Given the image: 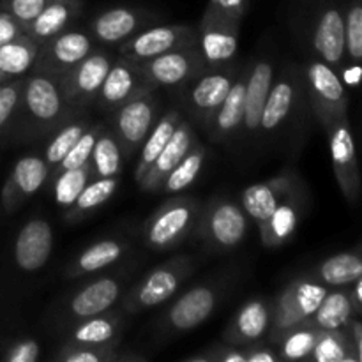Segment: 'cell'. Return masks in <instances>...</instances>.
<instances>
[{
    "label": "cell",
    "mask_w": 362,
    "mask_h": 362,
    "mask_svg": "<svg viewBox=\"0 0 362 362\" xmlns=\"http://www.w3.org/2000/svg\"><path fill=\"white\" fill-rule=\"evenodd\" d=\"M141 76L152 88H175L191 83L200 73L207 69L197 45L170 49L158 57L138 62Z\"/></svg>",
    "instance_id": "8fae6325"
},
{
    "label": "cell",
    "mask_w": 362,
    "mask_h": 362,
    "mask_svg": "<svg viewBox=\"0 0 362 362\" xmlns=\"http://www.w3.org/2000/svg\"><path fill=\"white\" fill-rule=\"evenodd\" d=\"M53 253V228L45 218H32L18 230L14 239V264L23 272H37Z\"/></svg>",
    "instance_id": "d4e9b609"
},
{
    "label": "cell",
    "mask_w": 362,
    "mask_h": 362,
    "mask_svg": "<svg viewBox=\"0 0 362 362\" xmlns=\"http://www.w3.org/2000/svg\"><path fill=\"white\" fill-rule=\"evenodd\" d=\"M354 317H357V313L354 310L349 286H338L325 292L322 303L308 320L320 331H334L345 329Z\"/></svg>",
    "instance_id": "1f68e13d"
},
{
    "label": "cell",
    "mask_w": 362,
    "mask_h": 362,
    "mask_svg": "<svg viewBox=\"0 0 362 362\" xmlns=\"http://www.w3.org/2000/svg\"><path fill=\"white\" fill-rule=\"evenodd\" d=\"M120 329H122V317L117 311L110 310L71 324L66 339L88 343V345H108V343H119Z\"/></svg>",
    "instance_id": "d6a6232c"
},
{
    "label": "cell",
    "mask_w": 362,
    "mask_h": 362,
    "mask_svg": "<svg viewBox=\"0 0 362 362\" xmlns=\"http://www.w3.org/2000/svg\"><path fill=\"white\" fill-rule=\"evenodd\" d=\"M115 57V52L108 49L106 46L99 48L98 45L76 66L55 78L69 106L76 110L94 105L103 80L112 67Z\"/></svg>",
    "instance_id": "30bf717a"
},
{
    "label": "cell",
    "mask_w": 362,
    "mask_h": 362,
    "mask_svg": "<svg viewBox=\"0 0 362 362\" xmlns=\"http://www.w3.org/2000/svg\"><path fill=\"white\" fill-rule=\"evenodd\" d=\"M343 16V0H297L290 23L308 57L320 59L338 73L345 66Z\"/></svg>",
    "instance_id": "7a4b0ae2"
},
{
    "label": "cell",
    "mask_w": 362,
    "mask_h": 362,
    "mask_svg": "<svg viewBox=\"0 0 362 362\" xmlns=\"http://www.w3.org/2000/svg\"><path fill=\"white\" fill-rule=\"evenodd\" d=\"M246 350V362H276L279 359V354L276 350V346L271 341H264V339H258V341L250 343V345L244 346Z\"/></svg>",
    "instance_id": "816d5d0a"
},
{
    "label": "cell",
    "mask_w": 362,
    "mask_h": 362,
    "mask_svg": "<svg viewBox=\"0 0 362 362\" xmlns=\"http://www.w3.org/2000/svg\"><path fill=\"white\" fill-rule=\"evenodd\" d=\"M95 46L98 45L87 30L69 27L39 45L32 71L57 78L83 60Z\"/></svg>",
    "instance_id": "7c38bea8"
},
{
    "label": "cell",
    "mask_w": 362,
    "mask_h": 362,
    "mask_svg": "<svg viewBox=\"0 0 362 362\" xmlns=\"http://www.w3.org/2000/svg\"><path fill=\"white\" fill-rule=\"evenodd\" d=\"M194 267L197 260L189 255H179L154 267L133 288L127 290L122 297V311L136 315L170 300L193 274Z\"/></svg>",
    "instance_id": "8992f818"
},
{
    "label": "cell",
    "mask_w": 362,
    "mask_h": 362,
    "mask_svg": "<svg viewBox=\"0 0 362 362\" xmlns=\"http://www.w3.org/2000/svg\"><path fill=\"white\" fill-rule=\"evenodd\" d=\"M90 124L92 122H88L85 117H76V119L66 120L62 126L57 127V133L53 134V138L48 141L45 152H42V158H45L46 165H48L49 173L57 168V165L73 148V145L80 140V136Z\"/></svg>",
    "instance_id": "b9f144b4"
},
{
    "label": "cell",
    "mask_w": 362,
    "mask_h": 362,
    "mask_svg": "<svg viewBox=\"0 0 362 362\" xmlns=\"http://www.w3.org/2000/svg\"><path fill=\"white\" fill-rule=\"evenodd\" d=\"M39 45L27 32L0 46V73L9 80L28 74L34 67Z\"/></svg>",
    "instance_id": "d590c367"
},
{
    "label": "cell",
    "mask_w": 362,
    "mask_h": 362,
    "mask_svg": "<svg viewBox=\"0 0 362 362\" xmlns=\"http://www.w3.org/2000/svg\"><path fill=\"white\" fill-rule=\"evenodd\" d=\"M205 9L218 14V16L243 23V18L247 11V0H209Z\"/></svg>",
    "instance_id": "681fc988"
},
{
    "label": "cell",
    "mask_w": 362,
    "mask_h": 362,
    "mask_svg": "<svg viewBox=\"0 0 362 362\" xmlns=\"http://www.w3.org/2000/svg\"><path fill=\"white\" fill-rule=\"evenodd\" d=\"M300 177L296 170L285 168L279 175L247 186L240 194V207L244 209L251 221L257 223L260 228L265 221L278 209L283 198L300 182Z\"/></svg>",
    "instance_id": "603a6c76"
},
{
    "label": "cell",
    "mask_w": 362,
    "mask_h": 362,
    "mask_svg": "<svg viewBox=\"0 0 362 362\" xmlns=\"http://www.w3.org/2000/svg\"><path fill=\"white\" fill-rule=\"evenodd\" d=\"M310 276L327 288L350 286L356 279L362 278V255L359 247L341 251L318 262L311 269Z\"/></svg>",
    "instance_id": "4dcf8cb0"
},
{
    "label": "cell",
    "mask_w": 362,
    "mask_h": 362,
    "mask_svg": "<svg viewBox=\"0 0 362 362\" xmlns=\"http://www.w3.org/2000/svg\"><path fill=\"white\" fill-rule=\"evenodd\" d=\"M124 288H126L124 278L112 274L99 276L74 290L71 296H67L62 306L64 318L67 324H74L83 318H90L113 310V306L126 292Z\"/></svg>",
    "instance_id": "ac0fdd59"
},
{
    "label": "cell",
    "mask_w": 362,
    "mask_h": 362,
    "mask_svg": "<svg viewBox=\"0 0 362 362\" xmlns=\"http://www.w3.org/2000/svg\"><path fill=\"white\" fill-rule=\"evenodd\" d=\"M228 293L225 279H209L187 288L159 315L156 327L161 338L180 336L200 327L221 306Z\"/></svg>",
    "instance_id": "277c9868"
},
{
    "label": "cell",
    "mask_w": 362,
    "mask_h": 362,
    "mask_svg": "<svg viewBox=\"0 0 362 362\" xmlns=\"http://www.w3.org/2000/svg\"><path fill=\"white\" fill-rule=\"evenodd\" d=\"M311 113L322 127L334 120L349 119V95L338 71L315 57L303 64Z\"/></svg>",
    "instance_id": "ba28073f"
},
{
    "label": "cell",
    "mask_w": 362,
    "mask_h": 362,
    "mask_svg": "<svg viewBox=\"0 0 362 362\" xmlns=\"http://www.w3.org/2000/svg\"><path fill=\"white\" fill-rule=\"evenodd\" d=\"M327 286L318 283L310 274L300 276L286 283L278 296L271 300V329L267 339L299 322L308 320L324 299Z\"/></svg>",
    "instance_id": "9c48e42d"
},
{
    "label": "cell",
    "mask_w": 362,
    "mask_h": 362,
    "mask_svg": "<svg viewBox=\"0 0 362 362\" xmlns=\"http://www.w3.org/2000/svg\"><path fill=\"white\" fill-rule=\"evenodd\" d=\"M103 126L105 124H94L92 122L90 126L85 129V133L81 134L80 140L76 141V144L73 145V148H71L69 152H67L66 156H64L62 161L57 165V168L53 170L52 173H49V180L53 179V177L57 175V173L64 172V170H71V168H80V166H85L88 165V161H90V154H92V148H94V144H95V138H98V134L101 133Z\"/></svg>",
    "instance_id": "f6af8a7d"
},
{
    "label": "cell",
    "mask_w": 362,
    "mask_h": 362,
    "mask_svg": "<svg viewBox=\"0 0 362 362\" xmlns=\"http://www.w3.org/2000/svg\"><path fill=\"white\" fill-rule=\"evenodd\" d=\"M180 120H182V113L179 110H170V112H166L165 115L156 120L151 133L147 134V138H145L140 147V158H138L136 168H134V179H136V182H140L144 179V175L148 172L152 163L161 154V151L168 144L170 136L173 134V131H175L177 124Z\"/></svg>",
    "instance_id": "836d02e7"
},
{
    "label": "cell",
    "mask_w": 362,
    "mask_h": 362,
    "mask_svg": "<svg viewBox=\"0 0 362 362\" xmlns=\"http://www.w3.org/2000/svg\"><path fill=\"white\" fill-rule=\"evenodd\" d=\"M41 357V343L34 338H21L9 343L2 352L4 362H35Z\"/></svg>",
    "instance_id": "c3c4849f"
},
{
    "label": "cell",
    "mask_w": 362,
    "mask_h": 362,
    "mask_svg": "<svg viewBox=\"0 0 362 362\" xmlns=\"http://www.w3.org/2000/svg\"><path fill=\"white\" fill-rule=\"evenodd\" d=\"M0 2H2V0H0Z\"/></svg>",
    "instance_id": "680465c9"
},
{
    "label": "cell",
    "mask_w": 362,
    "mask_h": 362,
    "mask_svg": "<svg viewBox=\"0 0 362 362\" xmlns=\"http://www.w3.org/2000/svg\"><path fill=\"white\" fill-rule=\"evenodd\" d=\"M240 23L205 9L197 30V48L207 67L233 64L239 53Z\"/></svg>",
    "instance_id": "e0dca14e"
},
{
    "label": "cell",
    "mask_w": 362,
    "mask_h": 362,
    "mask_svg": "<svg viewBox=\"0 0 362 362\" xmlns=\"http://www.w3.org/2000/svg\"><path fill=\"white\" fill-rule=\"evenodd\" d=\"M318 332L320 329L315 327L310 320H304L279 332L271 339V343L276 346L281 361H308L317 343Z\"/></svg>",
    "instance_id": "8d00e7d4"
},
{
    "label": "cell",
    "mask_w": 362,
    "mask_h": 362,
    "mask_svg": "<svg viewBox=\"0 0 362 362\" xmlns=\"http://www.w3.org/2000/svg\"><path fill=\"white\" fill-rule=\"evenodd\" d=\"M83 9V0H52L25 28L37 45L73 27Z\"/></svg>",
    "instance_id": "f546056e"
},
{
    "label": "cell",
    "mask_w": 362,
    "mask_h": 362,
    "mask_svg": "<svg viewBox=\"0 0 362 362\" xmlns=\"http://www.w3.org/2000/svg\"><path fill=\"white\" fill-rule=\"evenodd\" d=\"M197 133H194L193 124L187 122L182 117L179 124H177L175 131L170 136L168 144L165 145V148L161 151V154L158 156L152 166L148 168V172L145 173L144 179L138 182V186L141 187L147 193H158L159 186L165 180V177L168 175L173 170V166L180 161V159L186 156V152L189 151L191 145L197 141Z\"/></svg>",
    "instance_id": "83f0119b"
},
{
    "label": "cell",
    "mask_w": 362,
    "mask_h": 362,
    "mask_svg": "<svg viewBox=\"0 0 362 362\" xmlns=\"http://www.w3.org/2000/svg\"><path fill=\"white\" fill-rule=\"evenodd\" d=\"M240 66L228 64L223 67H207L198 74L184 95L187 112L202 127H207L216 110L221 106L237 76Z\"/></svg>",
    "instance_id": "5bb4252c"
},
{
    "label": "cell",
    "mask_w": 362,
    "mask_h": 362,
    "mask_svg": "<svg viewBox=\"0 0 362 362\" xmlns=\"http://www.w3.org/2000/svg\"><path fill=\"white\" fill-rule=\"evenodd\" d=\"M119 343L108 345H88V343L66 341L59 346L53 359L59 362H120V361H144L141 356H126L119 352Z\"/></svg>",
    "instance_id": "ab89813d"
},
{
    "label": "cell",
    "mask_w": 362,
    "mask_h": 362,
    "mask_svg": "<svg viewBox=\"0 0 362 362\" xmlns=\"http://www.w3.org/2000/svg\"><path fill=\"white\" fill-rule=\"evenodd\" d=\"M113 113V133L126 158L140 151L141 144L158 120V99L154 90L124 103Z\"/></svg>",
    "instance_id": "9a60e30c"
},
{
    "label": "cell",
    "mask_w": 362,
    "mask_h": 362,
    "mask_svg": "<svg viewBox=\"0 0 362 362\" xmlns=\"http://www.w3.org/2000/svg\"><path fill=\"white\" fill-rule=\"evenodd\" d=\"M92 179L90 165L80 166V168L64 170V172L57 173L49 182H53V197H55L57 205L64 209V212L73 205L78 194L85 187V184Z\"/></svg>",
    "instance_id": "7bdbcfd3"
},
{
    "label": "cell",
    "mask_w": 362,
    "mask_h": 362,
    "mask_svg": "<svg viewBox=\"0 0 362 362\" xmlns=\"http://www.w3.org/2000/svg\"><path fill=\"white\" fill-rule=\"evenodd\" d=\"M21 34H25V28L21 27L20 21L11 16L7 11L0 9V46Z\"/></svg>",
    "instance_id": "f5cc1de1"
},
{
    "label": "cell",
    "mask_w": 362,
    "mask_h": 362,
    "mask_svg": "<svg viewBox=\"0 0 362 362\" xmlns=\"http://www.w3.org/2000/svg\"><path fill=\"white\" fill-rule=\"evenodd\" d=\"M308 361L315 362H362L354 350L345 329L318 332L317 343Z\"/></svg>",
    "instance_id": "60d3db41"
},
{
    "label": "cell",
    "mask_w": 362,
    "mask_h": 362,
    "mask_svg": "<svg viewBox=\"0 0 362 362\" xmlns=\"http://www.w3.org/2000/svg\"><path fill=\"white\" fill-rule=\"evenodd\" d=\"M308 205V187L304 180H300L288 194L281 200L271 218L258 228L262 244L265 247L283 246L290 237L296 233L300 219L306 214Z\"/></svg>",
    "instance_id": "484cf974"
},
{
    "label": "cell",
    "mask_w": 362,
    "mask_h": 362,
    "mask_svg": "<svg viewBox=\"0 0 362 362\" xmlns=\"http://www.w3.org/2000/svg\"><path fill=\"white\" fill-rule=\"evenodd\" d=\"M345 331H346V334H349L350 341H352L354 350H356V354L359 356V359L362 361V324H361V318L354 317L352 320L346 324Z\"/></svg>",
    "instance_id": "db71d44e"
},
{
    "label": "cell",
    "mask_w": 362,
    "mask_h": 362,
    "mask_svg": "<svg viewBox=\"0 0 362 362\" xmlns=\"http://www.w3.org/2000/svg\"><path fill=\"white\" fill-rule=\"evenodd\" d=\"M152 20L154 16L147 11L129 6H117L95 14L88 23L87 32L95 45L117 48L141 28L148 27Z\"/></svg>",
    "instance_id": "d6986e66"
},
{
    "label": "cell",
    "mask_w": 362,
    "mask_h": 362,
    "mask_svg": "<svg viewBox=\"0 0 362 362\" xmlns=\"http://www.w3.org/2000/svg\"><path fill=\"white\" fill-rule=\"evenodd\" d=\"M21 83H23V76L0 85V138L11 129V122L16 113L18 101H20Z\"/></svg>",
    "instance_id": "bcb514c9"
},
{
    "label": "cell",
    "mask_w": 362,
    "mask_h": 362,
    "mask_svg": "<svg viewBox=\"0 0 362 362\" xmlns=\"http://www.w3.org/2000/svg\"><path fill=\"white\" fill-rule=\"evenodd\" d=\"M311 113L303 64L286 60L278 67L265 101L258 129V141L292 147L299 131L308 126Z\"/></svg>",
    "instance_id": "6da1fadb"
},
{
    "label": "cell",
    "mask_w": 362,
    "mask_h": 362,
    "mask_svg": "<svg viewBox=\"0 0 362 362\" xmlns=\"http://www.w3.org/2000/svg\"><path fill=\"white\" fill-rule=\"evenodd\" d=\"M49 179V168L41 154H27L14 163L0 193L2 209L11 214L34 197Z\"/></svg>",
    "instance_id": "7402d4cb"
},
{
    "label": "cell",
    "mask_w": 362,
    "mask_h": 362,
    "mask_svg": "<svg viewBox=\"0 0 362 362\" xmlns=\"http://www.w3.org/2000/svg\"><path fill=\"white\" fill-rule=\"evenodd\" d=\"M269 329H271V300L255 297L246 300L230 318L223 332V341L246 346L258 339L267 338Z\"/></svg>",
    "instance_id": "4316f807"
},
{
    "label": "cell",
    "mask_w": 362,
    "mask_h": 362,
    "mask_svg": "<svg viewBox=\"0 0 362 362\" xmlns=\"http://www.w3.org/2000/svg\"><path fill=\"white\" fill-rule=\"evenodd\" d=\"M189 45H197V30L189 25H148L117 46V53L138 64Z\"/></svg>",
    "instance_id": "2e32d148"
},
{
    "label": "cell",
    "mask_w": 362,
    "mask_h": 362,
    "mask_svg": "<svg viewBox=\"0 0 362 362\" xmlns=\"http://www.w3.org/2000/svg\"><path fill=\"white\" fill-rule=\"evenodd\" d=\"M247 73H250V64L239 67L225 101L216 110L211 122L205 127L207 136L216 144H228V141L237 140L240 136L244 120V103H246Z\"/></svg>",
    "instance_id": "cb8c5ba5"
},
{
    "label": "cell",
    "mask_w": 362,
    "mask_h": 362,
    "mask_svg": "<svg viewBox=\"0 0 362 362\" xmlns=\"http://www.w3.org/2000/svg\"><path fill=\"white\" fill-rule=\"evenodd\" d=\"M120 179L117 177H99V179H94L92 177L85 187L81 189V193L78 194L76 200L73 202L69 209L64 212L67 221L76 223L80 219L87 218L90 212L98 211L101 205H105L106 202L112 200L113 194L119 189Z\"/></svg>",
    "instance_id": "e575fe53"
},
{
    "label": "cell",
    "mask_w": 362,
    "mask_h": 362,
    "mask_svg": "<svg viewBox=\"0 0 362 362\" xmlns=\"http://www.w3.org/2000/svg\"><path fill=\"white\" fill-rule=\"evenodd\" d=\"M324 129L327 133L336 182H338L345 200L350 205H356L361 194V170L350 119L325 124Z\"/></svg>",
    "instance_id": "4fadbf2b"
},
{
    "label": "cell",
    "mask_w": 362,
    "mask_h": 362,
    "mask_svg": "<svg viewBox=\"0 0 362 362\" xmlns=\"http://www.w3.org/2000/svg\"><path fill=\"white\" fill-rule=\"evenodd\" d=\"M6 81H9V78H7V76H4V74L0 73V85H2V83H6Z\"/></svg>",
    "instance_id": "6f0895ef"
},
{
    "label": "cell",
    "mask_w": 362,
    "mask_h": 362,
    "mask_svg": "<svg viewBox=\"0 0 362 362\" xmlns=\"http://www.w3.org/2000/svg\"><path fill=\"white\" fill-rule=\"evenodd\" d=\"M200 209L202 204L194 198L173 194L145 221V246L154 251H172L180 246L187 237L193 235Z\"/></svg>",
    "instance_id": "52a82bcc"
},
{
    "label": "cell",
    "mask_w": 362,
    "mask_h": 362,
    "mask_svg": "<svg viewBox=\"0 0 362 362\" xmlns=\"http://www.w3.org/2000/svg\"><path fill=\"white\" fill-rule=\"evenodd\" d=\"M207 362H246L244 346L230 345V343H216L204 350Z\"/></svg>",
    "instance_id": "f907efd6"
},
{
    "label": "cell",
    "mask_w": 362,
    "mask_h": 362,
    "mask_svg": "<svg viewBox=\"0 0 362 362\" xmlns=\"http://www.w3.org/2000/svg\"><path fill=\"white\" fill-rule=\"evenodd\" d=\"M151 90L154 88L141 76L138 64L117 53L94 103L105 112H115L129 99Z\"/></svg>",
    "instance_id": "44dd1931"
},
{
    "label": "cell",
    "mask_w": 362,
    "mask_h": 362,
    "mask_svg": "<svg viewBox=\"0 0 362 362\" xmlns=\"http://www.w3.org/2000/svg\"><path fill=\"white\" fill-rule=\"evenodd\" d=\"M343 39H345V62H362V0L345 2L343 16Z\"/></svg>",
    "instance_id": "ee69618b"
},
{
    "label": "cell",
    "mask_w": 362,
    "mask_h": 362,
    "mask_svg": "<svg viewBox=\"0 0 362 362\" xmlns=\"http://www.w3.org/2000/svg\"><path fill=\"white\" fill-rule=\"evenodd\" d=\"M122 163L124 152L115 133L106 126H103L101 133L95 138L90 161H88L92 177L94 179H99V177H117L120 170H122Z\"/></svg>",
    "instance_id": "f35d334b"
},
{
    "label": "cell",
    "mask_w": 362,
    "mask_h": 362,
    "mask_svg": "<svg viewBox=\"0 0 362 362\" xmlns=\"http://www.w3.org/2000/svg\"><path fill=\"white\" fill-rule=\"evenodd\" d=\"M251 219L240 204L226 197H214L202 205L193 235L214 253L239 247L250 233Z\"/></svg>",
    "instance_id": "5b68a950"
},
{
    "label": "cell",
    "mask_w": 362,
    "mask_h": 362,
    "mask_svg": "<svg viewBox=\"0 0 362 362\" xmlns=\"http://www.w3.org/2000/svg\"><path fill=\"white\" fill-rule=\"evenodd\" d=\"M73 113L74 108L66 101L55 78L32 71V74L23 76L20 101L11 127L21 138L39 136L55 131Z\"/></svg>",
    "instance_id": "3957f363"
},
{
    "label": "cell",
    "mask_w": 362,
    "mask_h": 362,
    "mask_svg": "<svg viewBox=\"0 0 362 362\" xmlns=\"http://www.w3.org/2000/svg\"><path fill=\"white\" fill-rule=\"evenodd\" d=\"M339 78L345 81L349 87H357L361 80V64H346L339 71Z\"/></svg>",
    "instance_id": "11a10c76"
},
{
    "label": "cell",
    "mask_w": 362,
    "mask_h": 362,
    "mask_svg": "<svg viewBox=\"0 0 362 362\" xmlns=\"http://www.w3.org/2000/svg\"><path fill=\"white\" fill-rule=\"evenodd\" d=\"M205 159H207V148L197 140L191 145L189 151L186 152V156H184V158L173 166L172 172L165 177V180H163L161 186H159L158 193H184L187 187L193 186V184L197 182L202 170H204Z\"/></svg>",
    "instance_id": "74e56055"
},
{
    "label": "cell",
    "mask_w": 362,
    "mask_h": 362,
    "mask_svg": "<svg viewBox=\"0 0 362 362\" xmlns=\"http://www.w3.org/2000/svg\"><path fill=\"white\" fill-rule=\"evenodd\" d=\"M127 251H129V244L120 237H106V239L95 240L69 262V265L64 269V276L67 279H78L98 274L115 265L120 258L126 257Z\"/></svg>",
    "instance_id": "f1b7e54d"
},
{
    "label": "cell",
    "mask_w": 362,
    "mask_h": 362,
    "mask_svg": "<svg viewBox=\"0 0 362 362\" xmlns=\"http://www.w3.org/2000/svg\"><path fill=\"white\" fill-rule=\"evenodd\" d=\"M349 290H350V297H352L354 310H356L357 317H361V313H362V278L356 279V281L349 286Z\"/></svg>",
    "instance_id": "9f6ffc18"
},
{
    "label": "cell",
    "mask_w": 362,
    "mask_h": 362,
    "mask_svg": "<svg viewBox=\"0 0 362 362\" xmlns=\"http://www.w3.org/2000/svg\"><path fill=\"white\" fill-rule=\"evenodd\" d=\"M52 0H2L0 9L7 11L13 18H16L21 27L27 28L28 23L45 9Z\"/></svg>",
    "instance_id": "7dc6e473"
},
{
    "label": "cell",
    "mask_w": 362,
    "mask_h": 362,
    "mask_svg": "<svg viewBox=\"0 0 362 362\" xmlns=\"http://www.w3.org/2000/svg\"><path fill=\"white\" fill-rule=\"evenodd\" d=\"M276 71H278V64L269 53H260L250 62L246 103H244V120L243 129H240V138L244 141H253L258 138L262 112H264Z\"/></svg>",
    "instance_id": "ffe728a7"
}]
</instances>
